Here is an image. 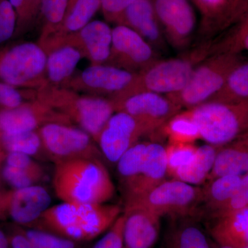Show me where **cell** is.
Listing matches in <instances>:
<instances>
[{"mask_svg":"<svg viewBox=\"0 0 248 248\" xmlns=\"http://www.w3.org/2000/svg\"><path fill=\"white\" fill-rule=\"evenodd\" d=\"M124 215H121L93 248H124Z\"/></svg>","mask_w":248,"mask_h":248,"instance_id":"obj_42","label":"cell"},{"mask_svg":"<svg viewBox=\"0 0 248 248\" xmlns=\"http://www.w3.org/2000/svg\"><path fill=\"white\" fill-rule=\"evenodd\" d=\"M234 248L232 247H231V246H220L219 248Z\"/></svg>","mask_w":248,"mask_h":248,"instance_id":"obj_48","label":"cell"},{"mask_svg":"<svg viewBox=\"0 0 248 248\" xmlns=\"http://www.w3.org/2000/svg\"><path fill=\"white\" fill-rule=\"evenodd\" d=\"M246 0H194L202 16V29L212 33L236 22Z\"/></svg>","mask_w":248,"mask_h":248,"instance_id":"obj_23","label":"cell"},{"mask_svg":"<svg viewBox=\"0 0 248 248\" xmlns=\"http://www.w3.org/2000/svg\"><path fill=\"white\" fill-rule=\"evenodd\" d=\"M44 152L54 162L102 155L97 143L84 130L74 125L49 123L38 130Z\"/></svg>","mask_w":248,"mask_h":248,"instance_id":"obj_10","label":"cell"},{"mask_svg":"<svg viewBox=\"0 0 248 248\" xmlns=\"http://www.w3.org/2000/svg\"><path fill=\"white\" fill-rule=\"evenodd\" d=\"M202 201V187L172 178L143 195L125 200V205L143 207L161 217H183L195 213Z\"/></svg>","mask_w":248,"mask_h":248,"instance_id":"obj_8","label":"cell"},{"mask_svg":"<svg viewBox=\"0 0 248 248\" xmlns=\"http://www.w3.org/2000/svg\"><path fill=\"white\" fill-rule=\"evenodd\" d=\"M112 39V29L107 22L92 20L78 32L65 37L58 48L70 46L78 49L92 66L105 64L110 57Z\"/></svg>","mask_w":248,"mask_h":248,"instance_id":"obj_16","label":"cell"},{"mask_svg":"<svg viewBox=\"0 0 248 248\" xmlns=\"http://www.w3.org/2000/svg\"><path fill=\"white\" fill-rule=\"evenodd\" d=\"M248 206V172L241 177V182L237 190L229 202L216 213L211 215L213 218L225 214L236 211Z\"/></svg>","mask_w":248,"mask_h":248,"instance_id":"obj_41","label":"cell"},{"mask_svg":"<svg viewBox=\"0 0 248 248\" xmlns=\"http://www.w3.org/2000/svg\"><path fill=\"white\" fill-rule=\"evenodd\" d=\"M46 59L38 43L0 46V81L17 89L37 91L46 84Z\"/></svg>","mask_w":248,"mask_h":248,"instance_id":"obj_6","label":"cell"},{"mask_svg":"<svg viewBox=\"0 0 248 248\" xmlns=\"http://www.w3.org/2000/svg\"><path fill=\"white\" fill-rule=\"evenodd\" d=\"M189 110L200 130L201 139L208 144L223 146L248 131V101H209Z\"/></svg>","mask_w":248,"mask_h":248,"instance_id":"obj_4","label":"cell"},{"mask_svg":"<svg viewBox=\"0 0 248 248\" xmlns=\"http://www.w3.org/2000/svg\"><path fill=\"white\" fill-rule=\"evenodd\" d=\"M210 49L205 46L187 56L156 60L138 73L132 94L141 91H151L169 96L181 92L190 80L195 67L208 57Z\"/></svg>","mask_w":248,"mask_h":248,"instance_id":"obj_7","label":"cell"},{"mask_svg":"<svg viewBox=\"0 0 248 248\" xmlns=\"http://www.w3.org/2000/svg\"></svg>","mask_w":248,"mask_h":248,"instance_id":"obj_49","label":"cell"},{"mask_svg":"<svg viewBox=\"0 0 248 248\" xmlns=\"http://www.w3.org/2000/svg\"><path fill=\"white\" fill-rule=\"evenodd\" d=\"M68 0H42L40 18L42 27L38 43L51 35L61 24Z\"/></svg>","mask_w":248,"mask_h":248,"instance_id":"obj_33","label":"cell"},{"mask_svg":"<svg viewBox=\"0 0 248 248\" xmlns=\"http://www.w3.org/2000/svg\"><path fill=\"white\" fill-rule=\"evenodd\" d=\"M17 17L9 0H0V46L14 38Z\"/></svg>","mask_w":248,"mask_h":248,"instance_id":"obj_39","label":"cell"},{"mask_svg":"<svg viewBox=\"0 0 248 248\" xmlns=\"http://www.w3.org/2000/svg\"><path fill=\"white\" fill-rule=\"evenodd\" d=\"M218 148L208 143L197 147L194 159L185 167L179 170L173 179L193 186L203 184L208 180L209 174L213 169Z\"/></svg>","mask_w":248,"mask_h":248,"instance_id":"obj_26","label":"cell"},{"mask_svg":"<svg viewBox=\"0 0 248 248\" xmlns=\"http://www.w3.org/2000/svg\"><path fill=\"white\" fill-rule=\"evenodd\" d=\"M49 123L73 125L66 117L37 99L28 101L17 107L0 110V133L35 131Z\"/></svg>","mask_w":248,"mask_h":248,"instance_id":"obj_15","label":"cell"},{"mask_svg":"<svg viewBox=\"0 0 248 248\" xmlns=\"http://www.w3.org/2000/svg\"><path fill=\"white\" fill-rule=\"evenodd\" d=\"M234 31L221 44L217 52H230L240 54L248 52V13L237 21Z\"/></svg>","mask_w":248,"mask_h":248,"instance_id":"obj_36","label":"cell"},{"mask_svg":"<svg viewBox=\"0 0 248 248\" xmlns=\"http://www.w3.org/2000/svg\"><path fill=\"white\" fill-rule=\"evenodd\" d=\"M167 248H210L206 236L199 227L182 225L170 235Z\"/></svg>","mask_w":248,"mask_h":248,"instance_id":"obj_34","label":"cell"},{"mask_svg":"<svg viewBox=\"0 0 248 248\" xmlns=\"http://www.w3.org/2000/svg\"><path fill=\"white\" fill-rule=\"evenodd\" d=\"M248 172V131L234 141L219 147L208 180L225 175L242 176Z\"/></svg>","mask_w":248,"mask_h":248,"instance_id":"obj_24","label":"cell"},{"mask_svg":"<svg viewBox=\"0 0 248 248\" xmlns=\"http://www.w3.org/2000/svg\"><path fill=\"white\" fill-rule=\"evenodd\" d=\"M0 145L9 153H21L32 156L44 152L37 130L20 133H0Z\"/></svg>","mask_w":248,"mask_h":248,"instance_id":"obj_31","label":"cell"},{"mask_svg":"<svg viewBox=\"0 0 248 248\" xmlns=\"http://www.w3.org/2000/svg\"><path fill=\"white\" fill-rule=\"evenodd\" d=\"M120 25L133 29L154 48L164 45V33L153 0H135L125 11Z\"/></svg>","mask_w":248,"mask_h":248,"instance_id":"obj_21","label":"cell"},{"mask_svg":"<svg viewBox=\"0 0 248 248\" xmlns=\"http://www.w3.org/2000/svg\"><path fill=\"white\" fill-rule=\"evenodd\" d=\"M135 0H100L101 8L108 22L120 25L125 11Z\"/></svg>","mask_w":248,"mask_h":248,"instance_id":"obj_43","label":"cell"},{"mask_svg":"<svg viewBox=\"0 0 248 248\" xmlns=\"http://www.w3.org/2000/svg\"><path fill=\"white\" fill-rule=\"evenodd\" d=\"M166 150L168 175L173 177L179 170L194 159L197 147L194 143H169Z\"/></svg>","mask_w":248,"mask_h":248,"instance_id":"obj_35","label":"cell"},{"mask_svg":"<svg viewBox=\"0 0 248 248\" xmlns=\"http://www.w3.org/2000/svg\"><path fill=\"white\" fill-rule=\"evenodd\" d=\"M157 60L154 47L126 26L112 29L110 57L105 64L139 73Z\"/></svg>","mask_w":248,"mask_h":248,"instance_id":"obj_11","label":"cell"},{"mask_svg":"<svg viewBox=\"0 0 248 248\" xmlns=\"http://www.w3.org/2000/svg\"><path fill=\"white\" fill-rule=\"evenodd\" d=\"M82 58L79 50L70 46H63L47 54L46 84L54 86H64L74 75Z\"/></svg>","mask_w":248,"mask_h":248,"instance_id":"obj_25","label":"cell"},{"mask_svg":"<svg viewBox=\"0 0 248 248\" xmlns=\"http://www.w3.org/2000/svg\"><path fill=\"white\" fill-rule=\"evenodd\" d=\"M100 8V0H68L61 24L39 45L46 53H50L58 48L65 37L78 32L91 22Z\"/></svg>","mask_w":248,"mask_h":248,"instance_id":"obj_19","label":"cell"},{"mask_svg":"<svg viewBox=\"0 0 248 248\" xmlns=\"http://www.w3.org/2000/svg\"><path fill=\"white\" fill-rule=\"evenodd\" d=\"M51 197L43 186L16 189L9 197L8 213L16 223L31 225L50 207Z\"/></svg>","mask_w":248,"mask_h":248,"instance_id":"obj_18","label":"cell"},{"mask_svg":"<svg viewBox=\"0 0 248 248\" xmlns=\"http://www.w3.org/2000/svg\"><path fill=\"white\" fill-rule=\"evenodd\" d=\"M124 248H152L159 237L161 217L138 205H125Z\"/></svg>","mask_w":248,"mask_h":248,"instance_id":"obj_17","label":"cell"},{"mask_svg":"<svg viewBox=\"0 0 248 248\" xmlns=\"http://www.w3.org/2000/svg\"><path fill=\"white\" fill-rule=\"evenodd\" d=\"M247 13H248V0H246V2H245L244 7H243L242 12H241L239 19L242 17L244 15L247 14Z\"/></svg>","mask_w":248,"mask_h":248,"instance_id":"obj_47","label":"cell"},{"mask_svg":"<svg viewBox=\"0 0 248 248\" xmlns=\"http://www.w3.org/2000/svg\"><path fill=\"white\" fill-rule=\"evenodd\" d=\"M36 99L66 117L73 125L91 135L96 143L104 125L116 112L113 101L63 86L44 84L36 91Z\"/></svg>","mask_w":248,"mask_h":248,"instance_id":"obj_3","label":"cell"},{"mask_svg":"<svg viewBox=\"0 0 248 248\" xmlns=\"http://www.w3.org/2000/svg\"><path fill=\"white\" fill-rule=\"evenodd\" d=\"M121 213L113 204L62 202L47 208L33 228L76 242L89 241L107 231Z\"/></svg>","mask_w":248,"mask_h":248,"instance_id":"obj_1","label":"cell"},{"mask_svg":"<svg viewBox=\"0 0 248 248\" xmlns=\"http://www.w3.org/2000/svg\"><path fill=\"white\" fill-rule=\"evenodd\" d=\"M138 73L110 65H91L72 77L63 87L76 92L120 102L133 93Z\"/></svg>","mask_w":248,"mask_h":248,"instance_id":"obj_9","label":"cell"},{"mask_svg":"<svg viewBox=\"0 0 248 248\" xmlns=\"http://www.w3.org/2000/svg\"><path fill=\"white\" fill-rule=\"evenodd\" d=\"M9 242L11 248H38L28 239L24 233L14 235L9 239Z\"/></svg>","mask_w":248,"mask_h":248,"instance_id":"obj_45","label":"cell"},{"mask_svg":"<svg viewBox=\"0 0 248 248\" xmlns=\"http://www.w3.org/2000/svg\"><path fill=\"white\" fill-rule=\"evenodd\" d=\"M24 234L38 248H78L76 241L48 232L32 228L24 232Z\"/></svg>","mask_w":248,"mask_h":248,"instance_id":"obj_37","label":"cell"},{"mask_svg":"<svg viewBox=\"0 0 248 248\" xmlns=\"http://www.w3.org/2000/svg\"><path fill=\"white\" fill-rule=\"evenodd\" d=\"M163 127L169 143H194L201 139L200 130L189 110L178 112Z\"/></svg>","mask_w":248,"mask_h":248,"instance_id":"obj_30","label":"cell"},{"mask_svg":"<svg viewBox=\"0 0 248 248\" xmlns=\"http://www.w3.org/2000/svg\"><path fill=\"white\" fill-rule=\"evenodd\" d=\"M146 135L149 133L138 121L126 112L117 111L104 125L97 144L108 161L117 164L129 148Z\"/></svg>","mask_w":248,"mask_h":248,"instance_id":"obj_13","label":"cell"},{"mask_svg":"<svg viewBox=\"0 0 248 248\" xmlns=\"http://www.w3.org/2000/svg\"><path fill=\"white\" fill-rule=\"evenodd\" d=\"M213 218L210 232L220 246L248 247V206Z\"/></svg>","mask_w":248,"mask_h":248,"instance_id":"obj_22","label":"cell"},{"mask_svg":"<svg viewBox=\"0 0 248 248\" xmlns=\"http://www.w3.org/2000/svg\"><path fill=\"white\" fill-rule=\"evenodd\" d=\"M242 61L240 54L216 52L195 67L181 92L167 97L186 110L208 102L222 89L230 73Z\"/></svg>","mask_w":248,"mask_h":248,"instance_id":"obj_5","label":"cell"},{"mask_svg":"<svg viewBox=\"0 0 248 248\" xmlns=\"http://www.w3.org/2000/svg\"><path fill=\"white\" fill-rule=\"evenodd\" d=\"M155 14L165 38L175 48L190 43L196 26V17L187 0H153Z\"/></svg>","mask_w":248,"mask_h":248,"instance_id":"obj_14","label":"cell"},{"mask_svg":"<svg viewBox=\"0 0 248 248\" xmlns=\"http://www.w3.org/2000/svg\"><path fill=\"white\" fill-rule=\"evenodd\" d=\"M0 248H11L9 239L1 230H0Z\"/></svg>","mask_w":248,"mask_h":248,"instance_id":"obj_46","label":"cell"},{"mask_svg":"<svg viewBox=\"0 0 248 248\" xmlns=\"http://www.w3.org/2000/svg\"><path fill=\"white\" fill-rule=\"evenodd\" d=\"M9 1L17 17L14 39L19 38L27 33L40 17L42 0H9Z\"/></svg>","mask_w":248,"mask_h":248,"instance_id":"obj_32","label":"cell"},{"mask_svg":"<svg viewBox=\"0 0 248 248\" xmlns=\"http://www.w3.org/2000/svg\"><path fill=\"white\" fill-rule=\"evenodd\" d=\"M116 112L131 115L151 134L181 112L182 108L164 94L141 91L115 103Z\"/></svg>","mask_w":248,"mask_h":248,"instance_id":"obj_12","label":"cell"},{"mask_svg":"<svg viewBox=\"0 0 248 248\" xmlns=\"http://www.w3.org/2000/svg\"><path fill=\"white\" fill-rule=\"evenodd\" d=\"M210 101L224 103L248 101V61L240 62L235 67L222 89Z\"/></svg>","mask_w":248,"mask_h":248,"instance_id":"obj_28","label":"cell"},{"mask_svg":"<svg viewBox=\"0 0 248 248\" xmlns=\"http://www.w3.org/2000/svg\"><path fill=\"white\" fill-rule=\"evenodd\" d=\"M53 186L62 202L107 203L113 198L115 186L98 158H76L55 163Z\"/></svg>","mask_w":248,"mask_h":248,"instance_id":"obj_2","label":"cell"},{"mask_svg":"<svg viewBox=\"0 0 248 248\" xmlns=\"http://www.w3.org/2000/svg\"><path fill=\"white\" fill-rule=\"evenodd\" d=\"M148 142L139 141L125 152L117 161V172L126 192L136 182L144 161Z\"/></svg>","mask_w":248,"mask_h":248,"instance_id":"obj_29","label":"cell"},{"mask_svg":"<svg viewBox=\"0 0 248 248\" xmlns=\"http://www.w3.org/2000/svg\"><path fill=\"white\" fill-rule=\"evenodd\" d=\"M36 99L35 90H19L0 81V107L12 108Z\"/></svg>","mask_w":248,"mask_h":248,"instance_id":"obj_38","label":"cell"},{"mask_svg":"<svg viewBox=\"0 0 248 248\" xmlns=\"http://www.w3.org/2000/svg\"><path fill=\"white\" fill-rule=\"evenodd\" d=\"M168 174L166 146L148 142L141 173L126 192L125 200L143 195L166 179Z\"/></svg>","mask_w":248,"mask_h":248,"instance_id":"obj_20","label":"cell"},{"mask_svg":"<svg viewBox=\"0 0 248 248\" xmlns=\"http://www.w3.org/2000/svg\"><path fill=\"white\" fill-rule=\"evenodd\" d=\"M241 177L239 175L221 176L208 181L202 187V203L210 210V215L221 210L237 190Z\"/></svg>","mask_w":248,"mask_h":248,"instance_id":"obj_27","label":"cell"},{"mask_svg":"<svg viewBox=\"0 0 248 248\" xmlns=\"http://www.w3.org/2000/svg\"><path fill=\"white\" fill-rule=\"evenodd\" d=\"M6 165L25 170L39 177H45V171L43 168L37 162L32 159L30 155L21 153H10L6 156Z\"/></svg>","mask_w":248,"mask_h":248,"instance_id":"obj_44","label":"cell"},{"mask_svg":"<svg viewBox=\"0 0 248 248\" xmlns=\"http://www.w3.org/2000/svg\"><path fill=\"white\" fill-rule=\"evenodd\" d=\"M2 173L5 180L16 189L38 185V183L43 179V178L25 170L12 167L8 165L5 166Z\"/></svg>","mask_w":248,"mask_h":248,"instance_id":"obj_40","label":"cell"}]
</instances>
